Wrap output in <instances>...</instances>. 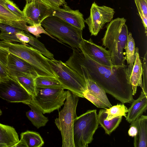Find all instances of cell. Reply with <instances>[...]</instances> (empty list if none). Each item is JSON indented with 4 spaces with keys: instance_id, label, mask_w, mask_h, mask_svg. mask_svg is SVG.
Listing matches in <instances>:
<instances>
[{
    "instance_id": "obj_24",
    "label": "cell",
    "mask_w": 147,
    "mask_h": 147,
    "mask_svg": "<svg viewBox=\"0 0 147 147\" xmlns=\"http://www.w3.org/2000/svg\"><path fill=\"white\" fill-rule=\"evenodd\" d=\"M32 36L29 33L22 31L20 32L8 34L0 33V39L2 40L12 42H18L29 46Z\"/></svg>"
},
{
    "instance_id": "obj_20",
    "label": "cell",
    "mask_w": 147,
    "mask_h": 147,
    "mask_svg": "<svg viewBox=\"0 0 147 147\" xmlns=\"http://www.w3.org/2000/svg\"><path fill=\"white\" fill-rule=\"evenodd\" d=\"M31 110L26 112V115L33 125L37 128L45 126L49 121L47 117L43 115L42 111L32 102L26 103Z\"/></svg>"
},
{
    "instance_id": "obj_21",
    "label": "cell",
    "mask_w": 147,
    "mask_h": 147,
    "mask_svg": "<svg viewBox=\"0 0 147 147\" xmlns=\"http://www.w3.org/2000/svg\"><path fill=\"white\" fill-rule=\"evenodd\" d=\"M9 77L18 82L32 97L34 95L36 77L30 74L20 72Z\"/></svg>"
},
{
    "instance_id": "obj_33",
    "label": "cell",
    "mask_w": 147,
    "mask_h": 147,
    "mask_svg": "<svg viewBox=\"0 0 147 147\" xmlns=\"http://www.w3.org/2000/svg\"><path fill=\"white\" fill-rule=\"evenodd\" d=\"M142 75H143V86L142 90L144 93L147 94V51L144 55L142 63Z\"/></svg>"
},
{
    "instance_id": "obj_2",
    "label": "cell",
    "mask_w": 147,
    "mask_h": 147,
    "mask_svg": "<svg viewBox=\"0 0 147 147\" xmlns=\"http://www.w3.org/2000/svg\"><path fill=\"white\" fill-rule=\"evenodd\" d=\"M126 22L124 18L112 20L107 25L102 39V46L108 49L111 62L114 65H125L123 50L125 48L129 33Z\"/></svg>"
},
{
    "instance_id": "obj_1",
    "label": "cell",
    "mask_w": 147,
    "mask_h": 147,
    "mask_svg": "<svg viewBox=\"0 0 147 147\" xmlns=\"http://www.w3.org/2000/svg\"><path fill=\"white\" fill-rule=\"evenodd\" d=\"M65 63L84 79L90 77L106 93L122 103H130L134 100L127 65H103L75 49Z\"/></svg>"
},
{
    "instance_id": "obj_25",
    "label": "cell",
    "mask_w": 147,
    "mask_h": 147,
    "mask_svg": "<svg viewBox=\"0 0 147 147\" xmlns=\"http://www.w3.org/2000/svg\"><path fill=\"white\" fill-rule=\"evenodd\" d=\"M20 136L27 147H40L44 144L43 139L38 132L27 130L21 133Z\"/></svg>"
},
{
    "instance_id": "obj_12",
    "label": "cell",
    "mask_w": 147,
    "mask_h": 147,
    "mask_svg": "<svg viewBox=\"0 0 147 147\" xmlns=\"http://www.w3.org/2000/svg\"><path fill=\"white\" fill-rule=\"evenodd\" d=\"M22 11L27 23L31 26L41 24L52 13V9L35 1L26 3Z\"/></svg>"
},
{
    "instance_id": "obj_11",
    "label": "cell",
    "mask_w": 147,
    "mask_h": 147,
    "mask_svg": "<svg viewBox=\"0 0 147 147\" xmlns=\"http://www.w3.org/2000/svg\"><path fill=\"white\" fill-rule=\"evenodd\" d=\"M105 48L95 44L90 38L88 40L83 39L80 49L96 62L103 65H113L111 61L110 53Z\"/></svg>"
},
{
    "instance_id": "obj_23",
    "label": "cell",
    "mask_w": 147,
    "mask_h": 147,
    "mask_svg": "<svg viewBox=\"0 0 147 147\" xmlns=\"http://www.w3.org/2000/svg\"><path fill=\"white\" fill-rule=\"evenodd\" d=\"M85 79L87 90L101 101L107 106L108 108L112 107V105L104 89L90 77H87Z\"/></svg>"
},
{
    "instance_id": "obj_19",
    "label": "cell",
    "mask_w": 147,
    "mask_h": 147,
    "mask_svg": "<svg viewBox=\"0 0 147 147\" xmlns=\"http://www.w3.org/2000/svg\"><path fill=\"white\" fill-rule=\"evenodd\" d=\"M19 140L18 133L13 127L0 123V147H12Z\"/></svg>"
},
{
    "instance_id": "obj_14",
    "label": "cell",
    "mask_w": 147,
    "mask_h": 147,
    "mask_svg": "<svg viewBox=\"0 0 147 147\" xmlns=\"http://www.w3.org/2000/svg\"><path fill=\"white\" fill-rule=\"evenodd\" d=\"M7 67L9 77L18 73H24L36 77L38 75L32 66L20 57L9 53L7 58Z\"/></svg>"
},
{
    "instance_id": "obj_8",
    "label": "cell",
    "mask_w": 147,
    "mask_h": 147,
    "mask_svg": "<svg viewBox=\"0 0 147 147\" xmlns=\"http://www.w3.org/2000/svg\"><path fill=\"white\" fill-rule=\"evenodd\" d=\"M64 89L62 87H36L32 102L43 114L50 113L64 105L67 94Z\"/></svg>"
},
{
    "instance_id": "obj_26",
    "label": "cell",
    "mask_w": 147,
    "mask_h": 147,
    "mask_svg": "<svg viewBox=\"0 0 147 147\" xmlns=\"http://www.w3.org/2000/svg\"><path fill=\"white\" fill-rule=\"evenodd\" d=\"M135 44L134 40L132 36L131 33H129L127 42L125 49V60L129 64L128 71L129 76L132 69L135 60Z\"/></svg>"
},
{
    "instance_id": "obj_27",
    "label": "cell",
    "mask_w": 147,
    "mask_h": 147,
    "mask_svg": "<svg viewBox=\"0 0 147 147\" xmlns=\"http://www.w3.org/2000/svg\"><path fill=\"white\" fill-rule=\"evenodd\" d=\"M35 81L37 87H62L60 82L55 77L38 76Z\"/></svg>"
},
{
    "instance_id": "obj_29",
    "label": "cell",
    "mask_w": 147,
    "mask_h": 147,
    "mask_svg": "<svg viewBox=\"0 0 147 147\" xmlns=\"http://www.w3.org/2000/svg\"><path fill=\"white\" fill-rule=\"evenodd\" d=\"M105 109L107 114L106 119L108 120L119 116H123L126 118V113L128 111V109L123 103L117 104L109 109Z\"/></svg>"
},
{
    "instance_id": "obj_7",
    "label": "cell",
    "mask_w": 147,
    "mask_h": 147,
    "mask_svg": "<svg viewBox=\"0 0 147 147\" xmlns=\"http://www.w3.org/2000/svg\"><path fill=\"white\" fill-rule=\"evenodd\" d=\"M48 61L62 87L84 98L83 94L87 90L85 80L60 60L48 59Z\"/></svg>"
},
{
    "instance_id": "obj_38",
    "label": "cell",
    "mask_w": 147,
    "mask_h": 147,
    "mask_svg": "<svg viewBox=\"0 0 147 147\" xmlns=\"http://www.w3.org/2000/svg\"><path fill=\"white\" fill-rule=\"evenodd\" d=\"M2 114V112L0 109V116Z\"/></svg>"
},
{
    "instance_id": "obj_16",
    "label": "cell",
    "mask_w": 147,
    "mask_h": 147,
    "mask_svg": "<svg viewBox=\"0 0 147 147\" xmlns=\"http://www.w3.org/2000/svg\"><path fill=\"white\" fill-rule=\"evenodd\" d=\"M128 109L126 120L129 123L136 120L145 112L147 108V94L142 90L139 97L132 102Z\"/></svg>"
},
{
    "instance_id": "obj_4",
    "label": "cell",
    "mask_w": 147,
    "mask_h": 147,
    "mask_svg": "<svg viewBox=\"0 0 147 147\" xmlns=\"http://www.w3.org/2000/svg\"><path fill=\"white\" fill-rule=\"evenodd\" d=\"M45 30L51 36L66 43L73 49L79 50L82 41V30L56 16H50L41 23Z\"/></svg>"
},
{
    "instance_id": "obj_5",
    "label": "cell",
    "mask_w": 147,
    "mask_h": 147,
    "mask_svg": "<svg viewBox=\"0 0 147 147\" xmlns=\"http://www.w3.org/2000/svg\"><path fill=\"white\" fill-rule=\"evenodd\" d=\"M64 106L59 112L55 123L60 131L62 147H75L73 140V127L74 121L77 117L76 110L79 98L68 90Z\"/></svg>"
},
{
    "instance_id": "obj_31",
    "label": "cell",
    "mask_w": 147,
    "mask_h": 147,
    "mask_svg": "<svg viewBox=\"0 0 147 147\" xmlns=\"http://www.w3.org/2000/svg\"><path fill=\"white\" fill-rule=\"evenodd\" d=\"M26 3L35 1L42 3L52 9L60 7L61 6L67 5L65 0H26Z\"/></svg>"
},
{
    "instance_id": "obj_34",
    "label": "cell",
    "mask_w": 147,
    "mask_h": 147,
    "mask_svg": "<svg viewBox=\"0 0 147 147\" xmlns=\"http://www.w3.org/2000/svg\"><path fill=\"white\" fill-rule=\"evenodd\" d=\"M4 4L7 8L14 14L20 17L25 18L22 11L13 1L10 0H5Z\"/></svg>"
},
{
    "instance_id": "obj_17",
    "label": "cell",
    "mask_w": 147,
    "mask_h": 147,
    "mask_svg": "<svg viewBox=\"0 0 147 147\" xmlns=\"http://www.w3.org/2000/svg\"><path fill=\"white\" fill-rule=\"evenodd\" d=\"M130 126H134L137 129V135L134 137V146L147 147V116L142 115L131 123Z\"/></svg>"
},
{
    "instance_id": "obj_36",
    "label": "cell",
    "mask_w": 147,
    "mask_h": 147,
    "mask_svg": "<svg viewBox=\"0 0 147 147\" xmlns=\"http://www.w3.org/2000/svg\"><path fill=\"white\" fill-rule=\"evenodd\" d=\"M130 127L128 131L129 135L132 137H134L137 135V129L134 126H130Z\"/></svg>"
},
{
    "instance_id": "obj_9",
    "label": "cell",
    "mask_w": 147,
    "mask_h": 147,
    "mask_svg": "<svg viewBox=\"0 0 147 147\" xmlns=\"http://www.w3.org/2000/svg\"><path fill=\"white\" fill-rule=\"evenodd\" d=\"M114 9L105 6H99L94 2L90 9L89 16L84 20L88 25L91 36H96L106 23L112 20Z\"/></svg>"
},
{
    "instance_id": "obj_3",
    "label": "cell",
    "mask_w": 147,
    "mask_h": 147,
    "mask_svg": "<svg viewBox=\"0 0 147 147\" xmlns=\"http://www.w3.org/2000/svg\"><path fill=\"white\" fill-rule=\"evenodd\" d=\"M0 46L10 53L23 59L30 64L38 76L56 78L48 60L49 58L31 46L18 42L0 41Z\"/></svg>"
},
{
    "instance_id": "obj_22",
    "label": "cell",
    "mask_w": 147,
    "mask_h": 147,
    "mask_svg": "<svg viewBox=\"0 0 147 147\" xmlns=\"http://www.w3.org/2000/svg\"><path fill=\"white\" fill-rule=\"evenodd\" d=\"M107 114L105 109H100L98 115L99 124L104 129L105 133L108 135H110L118 126L121 122L122 116L115 117L110 120L106 119Z\"/></svg>"
},
{
    "instance_id": "obj_15",
    "label": "cell",
    "mask_w": 147,
    "mask_h": 147,
    "mask_svg": "<svg viewBox=\"0 0 147 147\" xmlns=\"http://www.w3.org/2000/svg\"><path fill=\"white\" fill-rule=\"evenodd\" d=\"M5 1L0 0V23L7 24L25 31L27 25L26 20L9 10L4 4Z\"/></svg>"
},
{
    "instance_id": "obj_35",
    "label": "cell",
    "mask_w": 147,
    "mask_h": 147,
    "mask_svg": "<svg viewBox=\"0 0 147 147\" xmlns=\"http://www.w3.org/2000/svg\"><path fill=\"white\" fill-rule=\"evenodd\" d=\"M0 30L1 32L8 34L15 33L24 31L9 25L1 23H0Z\"/></svg>"
},
{
    "instance_id": "obj_30",
    "label": "cell",
    "mask_w": 147,
    "mask_h": 147,
    "mask_svg": "<svg viewBox=\"0 0 147 147\" xmlns=\"http://www.w3.org/2000/svg\"><path fill=\"white\" fill-rule=\"evenodd\" d=\"M144 27L145 33L147 36V0H134Z\"/></svg>"
},
{
    "instance_id": "obj_10",
    "label": "cell",
    "mask_w": 147,
    "mask_h": 147,
    "mask_svg": "<svg viewBox=\"0 0 147 147\" xmlns=\"http://www.w3.org/2000/svg\"><path fill=\"white\" fill-rule=\"evenodd\" d=\"M0 97L8 102L26 104L32 97L16 81L9 78L0 81Z\"/></svg>"
},
{
    "instance_id": "obj_6",
    "label": "cell",
    "mask_w": 147,
    "mask_h": 147,
    "mask_svg": "<svg viewBox=\"0 0 147 147\" xmlns=\"http://www.w3.org/2000/svg\"><path fill=\"white\" fill-rule=\"evenodd\" d=\"M99 124L96 109L90 110L77 117L73 125V136L75 147H87Z\"/></svg>"
},
{
    "instance_id": "obj_32",
    "label": "cell",
    "mask_w": 147,
    "mask_h": 147,
    "mask_svg": "<svg viewBox=\"0 0 147 147\" xmlns=\"http://www.w3.org/2000/svg\"><path fill=\"white\" fill-rule=\"evenodd\" d=\"M83 95L84 98L91 102L97 107L103 109L108 108L107 106L101 101L93 95L87 90L83 93Z\"/></svg>"
},
{
    "instance_id": "obj_37",
    "label": "cell",
    "mask_w": 147,
    "mask_h": 147,
    "mask_svg": "<svg viewBox=\"0 0 147 147\" xmlns=\"http://www.w3.org/2000/svg\"><path fill=\"white\" fill-rule=\"evenodd\" d=\"M12 147H27L25 142L21 139Z\"/></svg>"
},
{
    "instance_id": "obj_13",
    "label": "cell",
    "mask_w": 147,
    "mask_h": 147,
    "mask_svg": "<svg viewBox=\"0 0 147 147\" xmlns=\"http://www.w3.org/2000/svg\"><path fill=\"white\" fill-rule=\"evenodd\" d=\"M63 8L52 9V16H56L82 30L85 27L83 15L79 10H73L67 5Z\"/></svg>"
},
{
    "instance_id": "obj_28",
    "label": "cell",
    "mask_w": 147,
    "mask_h": 147,
    "mask_svg": "<svg viewBox=\"0 0 147 147\" xmlns=\"http://www.w3.org/2000/svg\"><path fill=\"white\" fill-rule=\"evenodd\" d=\"M9 54L8 51L0 46V81L9 78L7 67V58Z\"/></svg>"
},
{
    "instance_id": "obj_18",
    "label": "cell",
    "mask_w": 147,
    "mask_h": 147,
    "mask_svg": "<svg viewBox=\"0 0 147 147\" xmlns=\"http://www.w3.org/2000/svg\"><path fill=\"white\" fill-rule=\"evenodd\" d=\"M135 58L134 65L129 76V81L132 86L133 95L136 94L138 86H140L142 90H143L142 63L138 47L135 48Z\"/></svg>"
}]
</instances>
